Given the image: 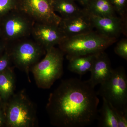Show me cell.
<instances>
[{
    "label": "cell",
    "mask_w": 127,
    "mask_h": 127,
    "mask_svg": "<svg viewBox=\"0 0 127 127\" xmlns=\"http://www.w3.org/2000/svg\"><path fill=\"white\" fill-rule=\"evenodd\" d=\"M88 81L63 80L50 93L46 109L50 122L59 127H83L97 119L99 99Z\"/></svg>",
    "instance_id": "6da1fadb"
},
{
    "label": "cell",
    "mask_w": 127,
    "mask_h": 127,
    "mask_svg": "<svg viewBox=\"0 0 127 127\" xmlns=\"http://www.w3.org/2000/svg\"><path fill=\"white\" fill-rule=\"evenodd\" d=\"M117 39L108 37L98 32L92 31L66 37L58 45L68 60L78 56L97 54L104 51Z\"/></svg>",
    "instance_id": "7a4b0ae2"
},
{
    "label": "cell",
    "mask_w": 127,
    "mask_h": 127,
    "mask_svg": "<svg viewBox=\"0 0 127 127\" xmlns=\"http://www.w3.org/2000/svg\"><path fill=\"white\" fill-rule=\"evenodd\" d=\"M4 103L6 127H34L37 125L35 106L24 90L14 93Z\"/></svg>",
    "instance_id": "3957f363"
},
{
    "label": "cell",
    "mask_w": 127,
    "mask_h": 127,
    "mask_svg": "<svg viewBox=\"0 0 127 127\" xmlns=\"http://www.w3.org/2000/svg\"><path fill=\"white\" fill-rule=\"evenodd\" d=\"M45 57L31 68L37 86L43 89L50 88L63 73L64 55L55 47L46 50Z\"/></svg>",
    "instance_id": "277c9868"
},
{
    "label": "cell",
    "mask_w": 127,
    "mask_h": 127,
    "mask_svg": "<svg viewBox=\"0 0 127 127\" xmlns=\"http://www.w3.org/2000/svg\"><path fill=\"white\" fill-rule=\"evenodd\" d=\"M97 94L114 108L127 113V77L124 68L113 69L110 77L101 84Z\"/></svg>",
    "instance_id": "5b68a950"
},
{
    "label": "cell",
    "mask_w": 127,
    "mask_h": 127,
    "mask_svg": "<svg viewBox=\"0 0 127 127\" xmlns=\"http://www.w3.org/2000/svg\"><path fill=\"white\" fill-rule=\"evenodd\" d=\"M11 44V48L7 51L12 63L16 67L25 72L30 81L29 73L31 68L45 54V50L36 41L27 38Z\"/></svg>",
    "instance_id": "8992f818"
},
{
    "label": "cell",
    "mask_w": 127,
    "mask_h": 127,
    "mask_svg": "<svg viewBox=\"0 0 127 127\" xmlns=\"http://www.w3.org/2000/svg\"><path fill=\"white\" fill-rule=\"evenodd\" d=\"M3 17V33L6 41L11 43L31 35L35 22L18 9L9 12Z\"/></svg>",
    "instance_id": "52a82bcc"
},
{
    "label": "cell",
    "mask_w": 127,
    "mask_h": 127,
    "mask_svg": "<svg viewBox=\"0 0 127 127\" xmlns=\"http://www.w3.org/2000/svg\"><path fill=\"white\" fill-rule=\"evenodd\" d=\"M53 0H20V8L35 22L59 25L62 18L53 9Z\"/></svg>",
    "instance_id": "ba28073f"
},
{
    "label": "cell",
    "mask_w": 127,
    "mask_h": 127,
    "mask_svg": "<svg viewBox=\"0 0 127 127\" xmlns=\"http://www.w3.org/2000/svg\"><path fill=\"white\" fill-rule=\"evenodd\" d=\"M31 35L46 51L59 45L66 37L59 25L35 22Z\"/></svg>",
    "instance_id": "9c48e42d"
},
{
    "label": "cell",
    "mask_w": 127,
    "mask_h": 127,
    "mask_svg": "<svg viewBox=\"0 0 127 127\" xmlns=\"http://www.w3.org/2000/svg\"><path fill=\"white\" fill-rule=\"evenodd\" d=\"M89 14L94 27L103 35L117 39L122 34L127 35V17L116 15L102 17Z\"/></svg>",
    "instance_id": "30bf717a"
},
{
    "label": "cell",
    "mask_w": 127,
    "mask_h": 127,
    "mask_svg": "<svg viewBox=\"0 0 127 127\" xmlns=\"http://www.w3.org/2000/svg\"><path fill=\"white\" fill-rule=\"evenodd\" d=\"M59 26L66 37L87 33L94 28L90 14L85 8L75 15L62 18Z\"/></svg>",
    "instance_id": "8fae6325"
},
{
    "label": "cell",
    "mask_w": 127,
    "mask_h": 127,
    "mask_svg": "<svg viewBox=\"0 0 127 127\" xmlns=\"http://www.w3.org/2000/svg\"><path fill=\"white\" fill-rule=\"evenodd\" d=\"M113 70L107 55L104 51L99 53L95 58L90 71L91 77L88 81L92 86L95 88L96 85L101 84L107 80Z\"/></svg>",
    "instance_id": "7c38bea8"
},
{
    "label": "cell",
    "mask_w": 127,
    "mask_h": 127,
    "mask_svg": "<svg viewBox=\"0 0 127 127\" xmlns=\"http://www.w3.org/2000/svg\"><path fill=\"white\" fill-rule=\"evenodd\" d=\"M98 53L78 56L68 59V70L80 76L90 72Z\"/></svg>",
    "instance_id": "4fadbf2b"
},
{
    "label": "cell",
    "mask_w": 127,
    "mask_h": 127,
    "mask_svg": "<svg viewBox=\"0 0 127 127\" xmlns=\"http://www.w3.org/2000/svg\"><path fill=\"white\" fill-rule=\"evenodd\" d=\"M15 77L11 67L0 72V96L3 102L6 101L15 93Z\"/></svg>",
    "instance_id": "5bb4252c"
},
{
    "label": "cell",
    "mask_w": 127,
    "mask_h": 127,
    "mask_svg": "<svg viewBox=\"0 0 127 127\" xmlns=\"http://www.w3.org/2000/svg\"><path fill=\"white\" fill-rule=\"evenodd\" d=\"M85 9L89 13L102 17L115 16V12L110 0H91Z\"/></svg>",
    "instance_id": "9a60e30c"
},
{
    "label": "cell",
    "mask_w": 127,
    "mask_h": 127,
    "mask_svg": "<svg viewBox=\"0 0 127 127\" xmlns=\"http://www.w3.org/2000/svg\"><path fill=\"white\" fill-rule=\"evenodd\" d=\"M102 98V106L98 110V113L100 114H98L97 118L99 127H118L117 120L112 107L104 98Z\"/></svg>",
    "instance_id": "2e32d148"
},
{
    "label": "cell",
    "mask_w": 127,
    "mask_h": 127,
    "mask_svg": "<svg viewBox=\"0 0 127 127\" xmlns=\"http://www.w3.org/2000/svg\"><path fill=\"white\" fill-rule=\"evenodd\" d=\"M53 6L55 12L61 14L62 18L75 15L81 11L74 0H53Z\"/></svg>",
    "instance_id": "e0dca14e"
},
{
    "label": "cell",
    "mask_w": 127,
    "mask_h": 127,
    "mask_svg": "<svg viewBox=\"0 0 127 127\" xmlns=\"http://www.w3.org/2000/svg\"><path fill=\"white\" fill-rule=\"evenodd\" d=\"M20 0H0V18L20 8Z\"/></svg>",
    "instance_id": "ac0fdd59"
},
{
    "label": "cell",
    "mask_w": 127,
    "mask_h": 127,
    "mask_svg": "<svg viewBox=\"0 0 127 127\" xmlns=\"http://www.w3.org/2000/svg\"><path fill=\"white\" fill-rule=\"evenodd\" d=\"M115 12L123 18L127 17V0H110Z\"/></svg>",
    "instance_id": "d6986e66"
},
{
    "label": "cell",
    "mask_w": 127,
    "mask_h": 127,
    "mask_svg": "<svg viewBox=\"0 0 127 127\" xmlns=\"http://www.w3.org/2000/svg\"><path fill=\"white\" fill-rule=\"evenodd\" d=\"M114 52L117 55L123 59L127 60V40L122 39L117 43L114 48Z\"/></svg>",
    "instance_id": "ffe728a7"
},
{
    "label": "cell",
    "mask_w": 127,
    "mask_h": 127,
    "mask_svg": "<svg viewBox=\"0 0 127 127\" xmlns=\"http://www.w3.org/2000/svg\"><path fill=\"white\" fill-rule=\"evenodd\" d=\"M12 63L10 56L8 51L0 57V72L3 71L10 66Z\"/></svg>",
    "instance_id": "44dd1931"
},
{
    "label": "cell",
    "mask_w": 127,
    "mask_h": 127,
    "mask_svg": "<svg viewBox=\"0 0 127 127\" xmlns=\"http://www.w3.org/2000/svg\"><path fill=\"white\" fill-rule=\"evenodd\" d=\"M111 106L112 107L116 115L117 120L118 127H127V113H123L114 108L112 106Z\"/></svg>",
    "instance_id": "7402d4cb"
},
{
    "label": "cell",
    "mask_w": 127,
    "mask_h": 127,
    "mask_svg": "<svg viewBox=\"0 0 127 127\" xmlns=\"http://www.w3.org/2000/svg\"><path fill=\"white\" fill-rule=\"evenodd\" d=\"M6 118L4 102L0 103V127H6Z\"/></svg>",
    "instance_id": "603a6c76"
},
{
    "label": "cell",
    "mask_w": 127,
    "mask_h": 127,
    "mask_svg": "<svg viewBox=\"0 0 127 127\" xmlns=\"http://www.w3.org/2000/svg\"><path fill=\"white\" fill-rule=\"evenodd\" d=\"M80 3L83 6L84 8H85L89 2L91 0H76Z\"/></svg>",
    "instance_id": "cb8c5ba5"
},
{
    "label": "cell",
    "mask_w": 127,
    "mask_h": 127,
    "mask_svg": "<svg viewBox=\"0 0 127 127\" xmlns=\"http://www.w3.org/2000/svg\"><path fill=\"white\" fill-rule=\"evenodd\" d=\"M6 47V46L5 45H2L0 44V53L2 52V51H3L4 49Z\"/></svg>",
    "instance_id": "d4e9b609"
},
{
    "label": "cell",
    "mask_w": 127,
    "mask_h": 127,
    "mask_svg": "<svg viewBox=\"0 0 127 127\" xmlns=\"http://www.w3.org/2000/svg\"><path fill=\"white\" fill-rule=\"evenodd\" d=\"M2 101H2L1 97L0 96V103L2 102Z\"/></svg>",
    "instance_id": "484cf974"
}]
</instances>
